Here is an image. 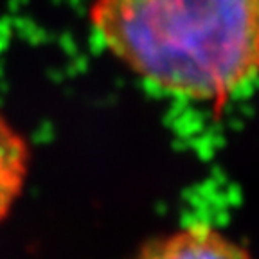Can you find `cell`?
<instances>
[{
	"instance_id": "cell-3",
	"label": "cell",
	"mask_w": 259,
	"mask_h": 259,
	"mask_svg": "<svg viewBox=\"0 0 259 259\" xmlns=\"http://www.w3.org/2000/svg\"><path fill=\"white\" fill-rule=\"evenodd\" d=\"M29 166V150L22 137L0 113V220L18 198Z\"/></svg>"
},
{
	"instance_id": "cell-2",
	"label": "cell",
	"mask_w": 259,
	"mask_h": 259,
	"mask_svg": "<svg viewBox=\"0 0 259 259\" xmlns=\"http://www.w3.org/2000/svg\"><path fill=\"white\" fill-rule=\"evenodd\" d=\"M135 259H252L245 248L205 227H193L146 245Z\"/></svg>"
},
{
	"instance_id": "cell-1",
	"label": "cell",
	"mask_w": 259,
	"mask_h": 259,
	"mask_svg": "<svg viewBox=\"0 0 259 259\" xmlns=\"http://www.w3.org/2000/svg\"><path fill=\"white\" fill-rule=\"evenodd\" d=\"M90 20L122 63L167 92L223 101L259 77V0H96Z\"/></svg>"
}]
</instances>
